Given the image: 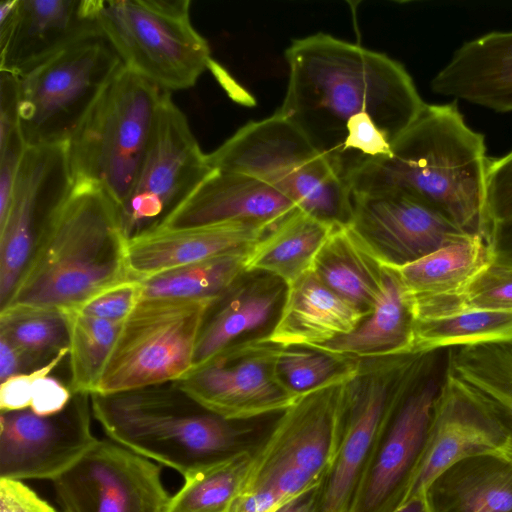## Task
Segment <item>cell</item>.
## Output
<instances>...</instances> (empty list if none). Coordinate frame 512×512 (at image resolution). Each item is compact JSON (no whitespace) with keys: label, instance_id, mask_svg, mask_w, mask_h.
Wrapping results in <instances>:
<instances>
[{"label":"cell","instance_id":"d6a6232c","mask_svg":"<svg viewBox=\"0 0 512 512\" xmlns=\"http://www.w3.org/2000/svg\"><path fill=\"white\" fill-rule=\"evenodd\" d=\"M250 248L221 254L141 281L142 299H222L247 274L245 263Z\"/></svg>","mask_w":512,"mask_h":512},{"label":"cell","instance_id":"d4e9b609","mask_svg":"<svg viewBox=\"0 0 512 512\" xmlns=\"http://www.w3.org/2000/svg\"><path fill=\"white\" fill-rule=\"evenodd\" d=\"M495 256L493 243L467 235L414 262L386 265L397 275L410 307L423 309L457 298Z\"/></svg>","mask_w":512,"mask_h":512},{"label":"cell","instance_id":"9a60e30c","mask_svg":"<svg viewBox=\"0 0 512 512\" xmlns=\"http://www.w3.org/2000/svg\"><path fill=\"white\" fill-rule=\"evenodd\" d=\"M90 395L74 394L61 412H1L0 478L55 480L99 441L91 429Z\"/></svg>","mask_w":512,"mask_h":512},{"label":"cell","instance_id":"ffe728a7","mask_svg":"<svg viewBox=\"0 0 512 512\" xmlns=\"http://www.w3.org/2000/svg\"><path fill=\"white\" fill-rule=\"evenodd\" d=\"M99 0H19L0 42V71L22 77L76 42L100 32Z\"/></svg>","mask_w":512,"mask_h":512},{"label":"cell","instance_id":"f6af8a7d","mask_svg":"<svg viewBox=\"0 0 512 512\" xmlns=\"http://www.w3.org/2000/svg\"><path fill=\"white\" fill-rule=\"evenodd\" d=\"M19 77L0 71V144L19 126Z\"/></svg>","mask_w":512,"mask_h":512},{"label":"cell","instance_id":"b9f144b4","mask_svg":"<svg viewBox=\"0 0 512 512\" xmlns=\"http://www.w3.org/2000/svg\"><path fill=\"white\" fill-rule=\"evenodd\" d=\"M26 148L20 128L0 144V222L9 210L14 183Z\"/></svg>","mask_w":512,"mask_h":512},{"label":"cell","instance_id":"1f68e13d","mask_svg":"<svg viewBox=\"0 0 512 512\" xmlns=\"http://www.w3.org/2000/svg\"><path fill=\"white\" fill-rule=\"evenodd\" d=\"M446 370L481 396L512 433V340L451 348Z\"/></svg>","mask_w":512,"mask_h":512},{"label":"cell","instance_id":"4316f807","mask_svg":"<svg viewBox=\"0 0 512 512\" xmlns=\"http://www.w3.org/2000/svg\"><path fill=\"white\" fill-rule=\"evenodd\" d=\"M310 270L330 290L367 315L384 291V264L350 224L333 226Z\"/></svg>","mask_w":512,"mask_h":512},{"label":"cell","instance_id":"60d3db41","mask_svg":"<svg viewBox=\"0 0 512 512\" xmlns=\"http://www.w3.org/2000/svg\"><path fill=\"white\" fill-rule=\"evenodd\" d=\"M68 347L60 350L52 359L44 365L7 378L0 386V410L1 412L16 411L30 408L33 388L38 378L51 374L64 358L68 357Z\"/></svg>","mask_w":512,"mask_h":512},{"label":"cell","instance_id":"f546056e","mask_svg":"<svg viewBox=\"0 0 512 512\" xmlns=\"http://www.w3.org/2000/svg\"><path fill=\"white\" fill-rule=\"evenodd\" d=\"M334 224L301 210L277 224L247 252L246 273H262L286 286L307 272Z\"/></svg>","mask_w":512,"mask_h":512},{"label":"cell","instance_id":"d6986e66","mask_svg":"<svg viewBox=\"0 0 512 512\" xmlns=\"http://www.w3.org/2000/svg\"><path fill=\"white\" fill-rule=\"evenodd\" d=\"M351 195L350 225L384 264L414 262L469 235L404 192Z\"/></svg>","mask_w":512,"mask_h":512},{"label":"cell","instance_id":"83f0119b","mask_svg":"<svg viewBox=\"0 0 512 512\" xmlns=\"http://www.w3.org/2000/svg\"><path fill=\"white\" fill-rule=\"evenodd\" d=\"M285 293L286 285L276 277L262 274L246 281L241 278L207 318L196 347L195 368L268 322Z\"/></svg>","mask_w":512,"mask_h":512},{"label":"cell","instance_id":"f907efd6","mask_svg":"<svg viewBox=\"0 0 512 512\" xmlns=\"http://www.w3.org/2000/svg\"><path fill=\"white\" fill-rule=\"evenodd\" d=\"M395 512H429L423 495L415 497L403 506L397 509Z\"/></svg>","mask_w":512,"mask_h":512},{"label":"cell","instance_id":"bcb514c9","mask_svg":"<svg viewBox=\"0 0 512 512\" xmlns=\"http://www.w3.org/2000/svg\"><path fill=\"white\" fill-rule=\"evenodd\" d=\"M36 369L30 360L9 340L0 336V380Z\"/></svg>","mask_w":512,"mask_h":512},{"label":"cell","instance_id":"ab89813d","mask_svg":"<svg viewBox=\"0 0 512 512\" xmlns=\"http://www.w3.org/2000/svg\"><path fill=\"white\" fill-rule=\"evenodd\" d=\"M141 299V282L129 280L104 290L76 310L108 321L123 322Z\"/></svg>","mask_w":512,"mask_h":512},{"label":"cell","instance_id":"8d00e7d4","mask_svg":"<svg viewBox=\"0 0 512 512\" xmlns=\"http://www.w3.org/2000/svg\"><path fill=\"white\" fill-rule=\"evenodd\" d=\"M268 345L280 380L298 396L358 369L362 362L310 348Z\"/></svg>","mask_w":512,"mask_h":512},{"label":"cell","instance_id":"8992f818","mask_svg":"<svg viewBox=\"0 0 512 512\" xmlns=\"http://www.w3.org/2000/svg\"><path fill=\"white\" fill-rule=\"evenodd\" d=\"M214 170L266 182L301 211L331 224H350L347 184L308 140L277 112L249 122L207 154Z\"/></svg>","mask_w":512,"mask_h":512},{"label":"cell","instance_id":"e575fe53","mask_svg":"<svg viewBox=\"0 0 512 512\" xmlns=\"http://www.w3.org/2000/svg\"><path fill=\"white\" fill-rule=\"evenodd\" d=\"M68 333V386L74 394L96 391L122 322L93 317L72 309L62 312Z\"/></svg>","mask_w":512,"mask_h":512},{"label":"cell","instance_id":"ba28073f","mask_svg":"<svg viewBox=\"0 0 512 512\" xmlns=\"http://www.w3.org/2000/svg\"><path fill=\"white\" fill-rule=\"evenodd\" d=\"M189 0H99L97 22L124 66L164 91L188 89L212 63Z\"/></svg>","mask_w":512,"mask_h":512},{"label":"cell","instance_id":"d590c367","mask_svg":"<svg viewBox=\"0 0 512 512\" xmlns=\"http://www.w3.org/2000/svg\"><path fill=\"white\" fill-rule=\"evenodd\" d=\"M0 336L15 345L34 368L68 347L65 317L54 310L2 309Z\"/></svg>","mask_w":512,"mask_h":512},{"label":"cell","instance_id":"603a6c76","mask_svg":"<svg viewBox=\"0 0 512 512\" xmlns=\"http://www.w3.org/2000/svg\"><path fill=\"white\" fill-rule=\"evenodd\" d=\"M368 316L309 269L286 286L275 324L258 340L278 347L311 348L350 333Z\"/></svg>","mask_w":512,"mask_h":512},{"label":"cell","instance_id":"5b68a950","mask_svg":"<svg viewBox=\"0 0 512 512\" xmlns=\"http://www.w3.org/2000/svg\"><path fill=\"white\" fill-rule=\"evenodd\" d=\"M360 366L301 395L281 412L252 449L246 480L228 512H272L321 484L339 446L347 387Z\"/></svg>","mask_w":512,"mask_h":512},{"label":"cell","instance_id":"7a4b0ae2","mask_svg":"<svg viewBox=\"0 0 512 512\" xmlns=\"http://www.w3.org/2000/svg\"><path fill=\"white\" fill-rule=\"evenodd\" d=\"M485 152L484 136L466 124L456 103L425 104L390 154L355 173L348 187L351 194L404 192L494 244Z\"/></svg>","mask_w":512,"mask_h":512},{"label":"cell","instance_id":"52a82bcc","mask_svg":"<svg viewBox=\"0 0 512 512\" xmlns=\"http://www.w3.org/2000/svg\"><path fill=\"white\" fill-rule=\"evenodd\" d=\"M164 90L123 66L68 141L74 184L92 183L119 205L147 152Z\"/></svg>","mask_w":512,"mask_h":512},{"label":"cell","instance_id":"9c48e42d","mask_svg":"<svg viewBox=\"0 0 512 512\" xmlns=\"http://www.w3.org/2000/svg\"><path fill=\"white\" fill-rule=\"evenodd\" d=\"M220 300L141 299L122 322L93 394L166 385L187 377L195 368L201 330Z\"/></svg>","mask_w":512,"mask_h":512},{"label":"cell","instance_id":"e0dca14e","mask_svg":"<svg viewBox=\"0 0 512 512\" xmlns=\"http://www.w3.org/2000/svg\"><path fill=\"white\" fill-rule=\"evenodd\" d=\"M73 187L68 143L26 148L0 222V307L25 269L40 228Z\"/></svg>","mask_w":512,"mask_h":512},{"label":"cell","instance_id":"2e32d148","mask_svg":"<svg viewBox=\"0 0 512 512\" xmlns=\"http://www.w3.org/2000/svg\"><path fill=\"white\" fill-rule=\"evenodd\" d=\"M173 384L230 421L281 413L300 397L280 380L269 345L258 339L231 345Z\"/></svg>","mask_w":512,"mask_h":512},{"label":"cell","instance_id":"7dc6e473","mask_svg":"<svg viewBox=\"0 0 512 512\" xmlns=\"http://www.w3.org/2000/svg\"><path fill=\"white\" fill-rule=\"evenodd\" d=\"M272 512H320L319 486L288 500Z\"/></svg>","mask_w":512,"mask_h":512},{"label":"cell","instance_id":"836d02e7","mask_svg":"<svg viewBox=\"0 0 512 512\" xmlns=\"http://www.w3.org/2000/svg\"><path fill=\"white\" fill-rule=\"evenodd\" d=\"M252 449L205 465L183 476L166 512H228L246 480Z\"/></svg>","mask_w":512,"mask_h":512},{"label":"cell","instance_id":"484cf974","mask_svg":"<svg viewBox=\"0 0 512 512\" xmlns=\"http://www.w3.org/2000/svg\"><path fill=\"white\" fill-rule=\"evenodd\" d=\"M422 495L429 512H512V455L463 458L438 474Z\"/></svg>","mask_w":512,"mask_h":512},{"label":"cell","instance_id":"30bf717a","mask_svg":"<svg viewBox=\"0 0 512 512\" xmlns=\"http://www.w3.org/2000/svg\"><path fill=\"white\" fill-rule=\"evenodd\" d=\"M124 66L100 32L19 78V126L27 147L68 143Z\"/></svg>","mask_w":512,"mask_h":512},{"label":"cell","instance_id":"f35d334b","mask_svg":"<svg viewBox=\"0 0 512 512\" xmlns=\"http://www.w3.org/2000/svg\"><path fill=\"white\" fill-rule=\"evenodd\" d=\"M486 206L493 228L512 220V150L505 156L487 158Z\"/></svg>","mask_w":512,"mask_h":512},{"label":"cell","instance_id":"ee69618b","mask_svg":"<svg viewBox=\"0 0 512 512\" xmlns=\"http://www.w3.org/2000/svg\"><path fill=\"white\" fill-rule=\"evenodd\" d=\"M73 393L69 386L46 374L35 382L30 409L41 416L54 415L64 410L70 403Z\"/></svg>","mask_w":512,"mask_h":512},{"label":"cell","instance_id":"c3c4849f","mask_svg":"<svg viewBox=\"0 0 512 512\" xmlns=\"http://www.w3.org/2000/svg\"><path fill=\"white\" fill-rule=\"evenodd\" d=\"M493 242L497 254L512 258V220L494 226Z\"/></svg>","mask_w":512,"mask_h":512},{"label":"cell","instance_id":"7402d4cb","mask_svg":"<svg viewBox=\"0 0 512 512\" xmlns=\"http://www.w3.org/2000/svg\"><path fill=\"white\" fill-rule=\"evenodd\" d=\"M297 210L300 209L291 200L264 181L246 174L214 170L158 227L245 222L274 228Z\"/></svg>","mask_w":512,"mask_h":512},{"label":"cell","instance_id":"cb8c5ba5","mask_svg":"<svg viewBox=\"0 0 512 512\" xmlns=\"http://www.w3.org/2000/svg\"><path fill=\"white\" fill-rule=\"evenodd\" d=\"M431 89L496 112L512 111V31L465 42L432 79Z\"/></svg>","mask_w":512,"mask_h":512},{"label":"cell","instance_id":"4fadbf2b","mask_svg":"<svg viewBox=\"0 0 512 512\" xmlns=\"http://www.w3.org/2000/svg\"><path fill=\"white\" fill-rule=\"evenodd\" d=\"M52 482L65 512H166L171 498L159 465L112 440Z\"/></svg>","mask_w":512,"mask_h":512},{"label":"cell","instance_id":"7bdbcfd3","mask_svg":"<svg viewBox=\"0 0 512 512\" xmlns=\"http://www.w3.org/2000/svg\"><path fill=\"white\" fill-rule=\"evenodd\" d=\"M0 512H56L21 480L0 478Z\"/></svg>","mask_w":512,"mask_h":512},{"label":"cell","instance_id":"8fae6325","mask_svg":"<svg viewBox=\"0 0 512 512\" xmlns=\"http://www.w3.org/2000/svg\"><path fill=\"white\" fill-rule=\"evenodd\" d=\"M431 354L362 360L349 381L341 438L319 485L320 512H347L393 406L421 381Z\"/></svg>","mask_w":512,"mask_h":512},{"label":"cell","instance_id":"f1b7e54d","mask_svg":"<svg viewBox=\"0 0 512 512\" xmlns=\"http://www.w3.org/2000/svg\"><path fill=\"white\" fill-rule=\"evenodd\" d=\"M384 266V291L372 313L350 333L310 349L354 360L408 355L413 316L397 275Z\"/></svg>","mask_w":512,"mask_h":512},{"label":"cell","instance_id":"277c9868","mask_svg":"<svg viewBox=\"0 0 512 512\" xmlns=\"http://www.w3.org/2000/svg\"><path fill=\"white\" fill-rule=\"evenodd\" d=\"M107 437L160 465L187 473L250 450L247 430L205 409L173 383L90 395Z\"/></svg>","mask_w":512,"mask_h":512},{"label":"cell","instance_id":"74e56055","mask_svg":"<svg viewBox=\"0 0 512 512\" xmlns=\"http://www.w3.org/2000/svg\"><path fill=\"white\" fill-rule=\"evenodd\" d=\"M457 308L512 311V258L497 254L457 298L434 307L427 316Z\"/></svg>","mask_w":512,"mask_h":512},{"label":"cell","instance_id":"3957f363","mask_svg":"<svg viewBox=\"0 0 512 512\" xmlns=\"http://www.w3.org/2000/svg\"><path fill=\"white\" fill-rule=\"evenodd\" d=\"M117 204L99 186L78 183L40 228L18 282L2 309H79L131 280Z\"/></svg>","mask_w":512,"mask_h":512},{"label":"cell","instance_id":"6da1fadb","mask_svg":"<svg viewBox=\"0 0 512 512\" xmlns=\"http://www.w3.org/2000/svg\"><path fill=\"white\" fill-rule=\"evenodd\" d=\"M285 58L288 84L277 113L347 186L390 154L426 104L401 63L329 34L295 39Z\"/></svg>","mask_w":512,"mask_h":512},{"label":"cell","instance_id":"7c38bea8","mask_svg":"<svg viewBox=\"0 0 512 512\" xmlns=\"http://www.w3.org/2000/svg\"><path fill=\"white\" fill-rule=\"evenodd\" d=\"M213 172L185 114L164 91L143 162L117 205L127 238L160 226Z\"/></svg>","mask_w":512,"mask_h":512},{"label":"cell","instance_id":"44dd1931","mask_svg":"<svg viewBox=\"0 0 512 512\" xmlns=\"http://www.w3.org/2000/svg\"><path fill=\"white\" fill-rule=\"evenodd\" d=\"M271 229L245 222H221L144 230L127 241L130 278L141 282L221 254L248 249Z\"/></svg>","mask_w":512,"mask_h":512},{"label":"cell","instance_id":"681fc988","mask_svg":"<svg viewBox=\"0 0 512 512\" xmlns=\"http://www.w3.org/2000/svg\"><path fill=\"white\" fill-rule=\"evenodd\" d=\"M19 0H2L0 2V42L10 33L18 11Z\"/></svg>","mask_w":512,"mask_h":512},{"label":"cell","instance_id":"4dcf8cb0","mask_svg":"<svg viewBox=\"0 0 512 512\" xmlns=\"http://www.w3.org/2000/svg\"><path fill=\"white\" fill-rule=\"evenodd\" d=\"M512 340V311L457 308L413 319L408 355Z\"/></svg>","mask_w":512,"mask_h":512},{"label":"cell","instance_id":"ac0fdd59","mask_svg":"<svg viewBox=\"0 0 512 512\" xmlns=\"http://www.w3.org/2000/svg\"><path fill=\"white\" fill-rule=\"evenodd\" d=\"M485 453L512 455V433L481 396L446 370L435 398L426 447L406 502L421 496L451 464Z\"/></svg>","mask_w":512,"mask_h":512},{"label":"cell","instance_id":"5bb4252c","mask_svg":"<svg viewBox=\"0 0 512 512\" xmlns=\"http://www.w3.org/2000/svg\"><path fill=\"white\" fill-rule=\"evenodd\" d=\"M439 385L420 382L388 413L347 512H395L422 459Z\"/></svg>","mask_w":512,"mask_h":512}]
</instances>
